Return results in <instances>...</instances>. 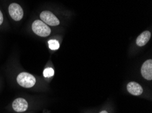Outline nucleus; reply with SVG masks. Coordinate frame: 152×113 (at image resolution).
<instances>
[{
	"mask_svg": "<svg viewBox=\"0 0 152 113\" xmlns=\"http://www.w3.org/2000/svg\"><path fill=\"white\" fill-rule=\"evenodd\" d=\"M55 71L53 70V68H45L43 71V75L44 77L46 78H50L52 77L54 75Z\"/></svg>",
	"mask_w": 152,
	"mask_h": 113,
	"instance_id": "9d476101",
	"label": "nucleus"
},
{
	"mask_svg": "<svg viewBox=\"0 0 152 113\" xmlns=\"http://www.w3.org/2000/svg\"><path fill=\"white\" fill-rule=\"evenodd\" d=\"M17 83L20 86L25 88H30L36 83V79L33 75L28 73H20L17 78Z\"/></svg>",
	"mask_w": 152,
	"mask_h": 113,
	"instance_id": "f03ea898",
	"label": "nucleus"
},
{
	"mask_svg": "<svg viewBox=\"0 0 152 113\" xmlns=\"http://www.w3.org/2000/svg\"><path fill=\"white\" fill-rule=\"evenodd\" d=\"M49 47L51 50H57L59 48V43L58 41L51 40L48 41Z\"/></svg>",
	"mask_w": 152,
	"mask_h": 113,
	"instance_id": "1a4fd4ad",
	"label": "nucleus"
},
{
	"mask_svg": "<svg viewBox=\"0 0 152 113\" xmlns=\"http://www.w3.org/2000/svg\"><path fill=\"white\" fill-rule=\"evenodd\" d=\"M9 14L13 20L19 21L23 17V10L20 5L18 4L12 3L9 6Z\"/></svg>",
	"mask_w": 152,
	"mask_h": 113,
	"instance_id": "20e7f679",
	"label": "nucleus"
},
{
	"mask_svg": "<svg viewBox=\"0 0 152 113\" xmlns=\"http://www.w3.org/2000/svg\"><path fill=\"white\" fill-rule=\"evenodd\" d=\"M40 19L46 24L50 26H57L59 24V20L50 11H43L40 15Z\"/></svg>",
	"mask_w": 152,
	"mask_h": 113,
	"instance_id": "7ed1b4c3",
	"label": "nucleus"
},
{
	"mask_svg": "<svg viewBox=\"0 0 152 113\" xmlns=\"http://www.w3.org/2000/svg\"><path fill=\"white\" fill-rule=\"evenodd\" d=\"M127 90L133 96H140L143 92L141 85L137 82H130L127 85Z\"/></svg>",
	"mask_w": 152,
	"mask_h": 113,
	"instance_id": "0eeeda50",
	"label": "nucleus"
},
{
	"mask_svg": "<svg viewBox=\"0 0 152 113\" xmlns=\"http://www.w3.org/2000/svg\"><path fill=\"white\" fill-rule=\"evenodd\" d=\"M151 38V33L148 31H144L137 39V44L138 46L142 47L146 45Z\"/></svg>",
	"mask_w": 152,
	"mask_h": 113,
	"instance_id": "6e6552de",
	"label": "nucleus"
},
{
	"mask_svg": "<svg viewBox=\"0 0 152 113\" xmlns=\"http://www.w3.org/2000/svg\"><path fill=\"white\" fill-rule=\"evenodd\" d=\"M3 20H4V17H3V14H2L1 12L0 11V25L2 24V22H3Z\"/></svg>",
	"mask_w": 152,
	"mask_h": 113,
	"instance_id": "9b49d317",
	"label": "nucleus"
},
{
	"mask_svg": "<svg viewBox=\"0 0 152 113\" xmlns=\"http://www.w3.org/2000/svg\"><path fill=\"white\" fill-rule=\"evenodd\" d=\"M100 113H108L107 111H106V110H102V111H101Z\"/></svg>",
	"mask_w": 152,
	"mask_h": 113,
	"instance_id": "f8f14e48",
	"label": "nucleus"
},
{
	"mask_svg": "<svg viewBox=\"0 0 152 113\" xmlns=\"http://www.w3.org/2000/svg\"><path fill=\"white\" fill-rule=\"evenodd\" d=\"M141 75L144 79L149 81L152 79V60H147L142 64Z\"/></svg>",
	"mask_w": 152,
	"mask_h": 113,
	"instance_id": "39448f33",
	"label": "nucleus"
},
{
	"mask_svg": "<svg viewBox=\"0 0 152 113\" xmlns=\"http://www.w3.org/2000/svg\"><path fill=\"white\" fill-rule=\"evenodd\" d=\"M12 108L16 112H25L28 108V103L23 98H17L13 102Z\"/></svg>",
	"mask_w": 152,
	"mask_h": 113,
	"instance_id": "423d86ee",
	"label": "nucleus"
},
{
	"mask_svg": "<svg viewBox=\"0 0 152 113\" xmlns=\"http://www.w3.org/2000/svg\"><path fill=\"white\" fill-rule=\"evenodd\" d=\"M32 30L37 35L43 37L49 36L51 33L49 27L41 20H36L33 22Z\"/></svg>",
	"mask_w": 152,
	"mask_h": 113,
	"instance_id": "f257e3e1",
	"label": "nucleus"
}]
</instances>
